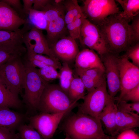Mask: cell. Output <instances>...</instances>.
Here are the masks:
<instances>
[{
  "mask_svg": "<svg viewBox=\"0 0 139 139\" xmlns=\"http://www.w3.org/2000/svg\"><path fill=\"white\" fill-rule=\"evenodd\" d=\"M79 39L82 45L95 51L100 56L108 52L98 27L85 18L83 21Z\"/></svg>",
  "mask_w": 139,
  "mask_h": 139,
  "instance_id": "11",
  "label": "cell"
},
{
  "mask_svg": "<svg viewBox=\"0 0 139 139\" xmlns=\"http://www.w3.org/2000/svg\"><path fill=\"white\" fill-rule=\"evenodd\" d=\"M77 102L73 104L66 110L59 112L49 113L40 112L28 118L29 124L40 134L43 139H50L53 136L62 120L75 107Z\"/></svg>",
  "mask_w": 139,
  "mask_h": 139,
  "instance_id": "7",
  "label": "cell"
},
{
  "mask_svg": "<svg viewBox=\"0 0 139 139\" xmlns=\"http://www.w3.org/2000/svg\"><path fill=\"white\" fill-rule=\"evenodd\" d=\"M115 137H112V136H111L110 138H109V139H115Z\"/></svg>",
  "mask_w": 139,
  "mask_h": 139,
  "instance_id": "46",
  "label": "cell"
},
{
  "mask_svg": "<svg viewBox=\"0 0 139 139\" xmlns=\"http://www.w3.org/2000/svg\"><path fill=\"white\" fill-rule=\"evenodd\" d=\"M75 70L85 71L94 68H99L105 71L100 58L94 51L85 48L80 51L75 61Z\"/></svg>",
  "mask_w": 139,
  "mask_h": 139,
  "instance_id": "17",
  "label": "cell"
},
{
  "mask_svg": "<svg viewBox=\"0 0 139 139\" xmlns=\"http://www.w3.org/2000/svg\"><path fill=\"white\" fill-rule=\"evenodd\" d=\"M110 138V137L108 138H106V137H98V138H97L94 139H109Z\"/></svg>",
  "mask_w": 139,
  "mask_h": 139,
  "instance_id": "44",
  "label": "cell"
},
{
  "mask_svg": "<svg viewBox=\"0 0 139 139\" xmlns=\"http://www.w3.org/2000/svg\"><path fill=\"white\" fill-rule=\"evenodd\" d=\"M18 134L14 131L2 127H0V139H17Z\"/></svg>",
  "mask_w": 139,
  "mask_h": 139,
  "instance_id": "39",
  "label": "cell"
},
{
  "mask_svg": "<svg viewBox=\"0 0 139 139\" xmlns=\"http://www.w3.org/2000/svg\"><path fill=\"white\" fill-rule=\"evenodd\" d=\"M120 83L118 102L128 91L139 84V68L131 62L124 55L118 57Z\"/></svg>",
  "mask_w": 139,
  "mask_h": 139,
  "instance_id": "10",
  "label": "cell"
},
{
  "mask_svg": "<svg viewBox=\"0 0 139 139\" xmlns=\"http://www.w3.org/2000/svg\"><path fill=\"white\" fill-rule=\"evenodd\" d=\"M129 25L133 41L134 44L139 42V14L132 20Z\"/></svg>",
  "mask_w": 139,
  "mask_h": 139,
  "instance_id": "36",
  "label": "cell"
},
{
  "mask_svg": "<svg viewBox=\"0 0 139 139\" xmlns=\"http://www.w3.org/2000/svg\"><path fill=\"white\" fill-rule=\"evenodd\" d=\"M26 52L20 50L0 49V69L9 59L17 55L22 56Z\"/></svg>",
  "mask_w": 139,
  "mask_h": 139,
  "instance_id": "35",
  "label": "cell"
},
{
  "mask_svg": "<svg viewBox=\"0 0 139 139\" xmlns=\"http://www.w3.org/2000/svg\"><path fill=\"white\" fill-rule=\"evenodd\" d=\"M117 105L118 110L139 118V102L129 103L125 101L121 100L118 102Z\"/></svg>",
  "mask_w": 139,
  "mask_h": 139,
  "instance_id": "30",
  "label": "cell"
},
{
  "mask_svg": "<svg viewBox=\"0 0 139 139\" xmlns=\"http://www.w3.org/2000/svg\"><path fill=\"white\" fill-rule=\"evenodd\" d=\"M115 137L125 131L138 127L139 118L117 109L116 116Z\"/></svg>",
  "mask_w": 139,
  "mask_h": 139,
  "instance_id": "20",
  "label": "cell"
},
{
  "mask_svg": "<svg viewBox=\"0 0 139 139\" xmlns=\"http://www.w3.org/2000/svg\"><path fill=\"white\" fill-rule=\"evenodd\" d=\"M26 57L31 58L39 60L48 66L53 67L56 70L60 69L62 64L58 59H53L47 56L37 54L34 52L32 50L29 48H26Z\"/></svg>",
  "mask_w": 139,
  "mask_h": 139,
  "instance_id": "27",
  "label": "cell"
},
{
  "mask_svg": "<svg viewBox=\"0 0 139 139\" xmlns=\"http://www.w3.org/2000/svg\"><path fill=\"white\" fill-rule=\"evenodd\" d=\"M71 139H94L110 137L104 133L101 121L90 116L77 113L69 117L64 126Z\"/></svg>",
  "mask_w": 139,
  "mask_h": 139,
  "instance_id": "2",
  "label": "cell"
},
{
  "mask_svg": "<svg viewBox=\"0 0 139 139\" xmlns=\"http://www.w3.org/2000/svg\"><path fill=\"white\" fill-rule=\"evenodd\" d=\"M75 73L68 93V96L73 102L83 99L86 90L80 77L75 72Z\"/></svg>",
  "mask_w": 139,
  "mask_h": 139,
  "instance_id": "23",
  "label": "cell"
},
{
  "mask_svg": "<svg viewBox=\"0 0 139 139\" xmlns=\"http://www.w3.org/2000/svg\"><path fill=\"white\" fill-rule=\"evenodd\" d=\"M22 105L18 96L10 92L0 78V106L18 108Z\"/></svg>",
  "mask_w": 139,
  "mask_h": 139,
  "instance_id": "21",
  "label": "cell"
},
{
  "mask_svg": "<svg viewBox=\"0 0 139 139\" xmlns=\"http://www.w3.org/2000/svg\"><path fill=\"white\" fill-rule=\"evenodd\" d=\"M123 11L119 13L123 18L129 21L139 14V0H116Z\"/></svg>",
  "mask_w": 139,
  "mask_h": 139,
  "instance_id": "22",
  "label": "cell"
},
{
  "mask_svg": "<svg viewBox=\"0 0 139 139\" xmlns=\"http://www.w3.org/2000/svg\"><path fill=\"white\" fill-rule=\"evenodd\" d=\"M124 55L131 59L134 65L139 67V42L131 46L126 51Z\"/></svg>",
  "mask_w": 139,
  "mask_h": 139,
  "instance_id": "34",
  "label": "cell"
},
{
  "mask_svg": "<svg viewBox=\"0 0 139 139\" xmlns=\"http://www.w3.org/2000/svg\"><path fill=\"white\" fill-rule=\"evenodd\" d=\"M26 72L23 100L30 109L37 110L39 100L45 87L49 83L40 76L38 69L25 58L23 62Z\"/></svg>",
  "mask_w": 139,
  "mask_h": 139,
  "instance_id": "6",
  "label": "cell"
},
{
  "mask_svg": "<svg viewBox=\"0 0 139 139\" xmlns=\"http://www.w3.org/2000/svg\"><path fill=\"white\" fill-rule=\"evenodd\" d=\"M59 73V85L61 89L68 95V90L73 78V71L67 63L62 62Z\"/></svg>",
  "mask_w": 139,
  "mask_h": 139,
  "instance_id": "25",
  "label": "cell"
},
{
  "mask_svg": "<svg viewBox=\"0 0 139 139\" xmlns=\"http://www.w3.org/2000/svg\"><path fill=\"white\" fill-rule=\"evenodd\" d=\"M117 106L114 98L110 96L104 109L100 114L99 118L103 123L106 130L111 136L115 137L116 116Z\"/></svg>",
  "mask_w": 139,
  "mask_h": 139,
  "instance_id": "18",
  "label": "cell"
},
{
  "mask_svg": "<svg viewBox=\"0 0 139 139\" xmlns=\"http://www.w3.org/2000/svg\"><path fill=\"white\" fill-rule=\"evenodd\" d=\"M51 1V0H34L32 9L42 11Z\"/></svg>",
  "mask_w": 139,
  "mask_h": 139,
  "instance_id": "41",
  "label": "cell"
},
{
  "mask_svg": "<svg viewBox=\"0 0 139 139\" xmlns=\"http://www.w3.org/2000/svg\"><path fill=\"white\" fill-rule=\"evenodd\" d=\"M34 67L36 68L38 67L41 68L47 65L42 62L31 58H25Z\"/></svg>",
  "mask_w": 139,
  "mask_h": 139,
  "instance_id": "43",
  "label": "cell"
},
{
  "mask_svg": "<svg viewBox=\"0 0 139 139\" xmlns=\"http://www.w3.org/2000/svg\"><path fill=\"white\" fill-rule=\"evenodd\" d=\"M49 47L57 59L69 65L75 62L80 51L75 39L69 35L60 39Z\"/></svg>",
  "mask_w": 139,
  "mask_h": 139,
  "instance_id": "13",
  "label": "cell"
},
{
  "mask_svg": "<svg viewBox=\"0 0 139 139\" xmlns=\"http://www.w3.org/2000/svg\"><path fill=\"white\" fill-rule=\"evenodd\" d=\"M22 2L23 11L27 19L30 10L32 8L34 0H23Z\"/></svg>",
  "mask_w": 139,
  "mask_h": 139,
  "instance_id": "42",
  "label": "cell"
},
{
  "mask_svg": "<svg viewBox=\"0 0 139 139\" xmlns=\"http://www.w3.org/2000/svg\"><path fill=\"white\" fill-rule=\"evenodd\" d=\"M22 41L26 48L32 49L35 53L45 55L55 59H58L50 48L42 30L32 27L24 35Z\"/></svg>",
  "mask_w": 139,
  "mask_h": 139,
  "instance_id": "14",
  "label": "cell"
},
{
  "mask_svg": "<svg viewBox=\"0 0 139 139\" xmlns=\"http://www.w3.org/2000/svg\"><path fill=\"white\" fill-rule=\"evenodd\" d=\"M10 6L22 18L26 20L23 11V6L20 0H3Z\"/></svg>",
  "mask_w": 139,
  "mask_h": 139,
  "instance_id": "37",
  "label": "cell"
},
{
  "mask_svg": "<svg viewBox=\"0 0 139 139\" xmlns=\"http://www.w3.org/2000/svg\"><path fill=\"white\" fill-rule=\"evenodd\" d=\"M65 9V21L66 25L73 22L82 11L76 0H62Z\"/></svg>",
  "mask_w": 139,
  "mask_h": 139,
  "instance_id": "26",
  "label": "cell"
},
{
  "mask_svg": "<svg viewBox=\"0 0 139 139\" xmlns=\"http://www.w3.org/2000/svg\"><path fill=\"white\" fill-rule=\"evenodd\" d=\"M106 84V82L85 95L83 103L78 105L77 113L89 115L100 120L99 116L110 96L107 91Z\"/></svg>",
  "mask_w": 139,
  "mask_h": 139,
  "instance_id": "9",
  "label": "cell"
},
{
  "mask_svg": "<svg viewBox=\"0 0 139 139\" xmlns=\"http://www.w3.org/2000/svg\"><path fill=\"white\" fill-rule=\"evenodd\" d=\"M42 11L47 22L46 37L49 46L68 36L65 21V9L62 0H51Z\"/></svg>",
  "mask_w": 139,
  "mask_h": 139,
  "instance_id": "3",
  "label": "cell"
},
{
  "mask_svg": "<svg viewBox=\"0 0 139 139\" xmlns=\"http://www.w3.org/2000/svg\"><path fill=\"white\" fill-rule=\"evenodd\" d=\"M27 17V22L32 27L42 30H46L47 22L43 11L31 9L30 10Z\"/></svg>",
  "mask_w": 139,
  "mask_h": 139,
  "instance_id": "24",
  "label": "cell"
},
{
  "mask_svg": "<svg viewBox=\"0 0 139 139\" xmlns=\"http://www.w3.org/2000/svg\"><path fill=\"white\" fill-rule=\"evenodd\" d=\"M18 129L19 138L21 139H43L39 133L29 124H22Z\"/></svg>",
  "mask_w": 139,
  "mask_h": 139,
  "instance_id": "29",
  "label": "cell"
},
{
  "mask_svg": "<svg viewBox=\"0 0 139 139\" xmlns=\"http://www.w3.org/2000/svg\"><path fill=\"white\" fill-rule=\"evenodd\" d=\"M64 139H71V138L67 135L66 134V136Z\"/></svg>",
  "mask_w": 139,
  "mask_h": 139,
  "instance_id": "45",
  "label": "cell"
},
{
  "mask_svg": "<svg viewBox=\"0 0 139 139\" xmlns=\"http://www.w3.org/2000/svg\"><path fill=\"white\" fill-rule=\"evenodd\" d=\"M121 100L127 102L129 101L133 102H139V84L128 92Z\"/></svg>",
  "mask_w": 139,
  "mask_h": 139,
  "instance_id": "38",
  "label": "cell"
},
{
  "mask_svg": "<svg viewBox=\"0 0 139 139\" xmlns=\"http://www.w3.org/2000/svg\"><path fill=\"white\" fill-rule=\"evenodd\" d=\"M130 22L121 17L119 13L110 16L97 26L109 52L117 55L126 51L134 44Z\"/></svg>",
  "mask_w": 139,
  "mask_h": 139,
  "instance_id": "1",
  "label": "cell"
},
{
  "mask_svg": "<svg viewBox=\"0 0 139 139\" xmlns=\"http://www.w3.org/2000/svg\"><path fill=\"white\" fill-rule=\"evenodd\" d=\"M31 28L26 22L22 28L16 31L0 30V49L26 52V48L23 45V38Z\"/></svg>",
  "mask_w": 139,
  "mask_h": 139,
  "instance_id": "15",
  "label": "cell"
},
{
  "mask_svg": "<svg viewBox=\"0 0 139 139\" xmlns=\"http://www.w3.org/2000/svg\"><path fill=\"white\" fill-rule=\"evenodd\" d=\"M85 18L82 11L73 22L66 25L69 36L75 40L79 38L83 21Z\"/></svg>",
  "mask_w": 139,
  "mask_h": 139,
  "instance_id": "28",
  "label": "cell"
},
{
  "mask_svg": "<svg viewBox=\"0 0 139 139\" xmlns=\"http://www.w3.org/2000/svg\"><path fill=\"white\" fill-rule=\"evenodd\" d=\"M115 139H139V136L131 129L120 133L115 137Z\"/></svg>",
  "mask_w": 139,
  "mask_h": 139,
  "instance_id": "40",
  "label": "cell"
},
{
  "mask_svg": "<svg viewBox=\"0 0 139 139\" xmlns=\"http://www.w3.org/2000/svg\"><path fill=\"white\" fill-rule=\"evenodd\" d=\"M75 71V72L81 79L88 93L99 87L103 84H101L94 81L82 71Z\"/></svg>",
  "mask_w": 139,
  "mask_h": 139,
  "instance_id": "32",
  "label": "cell"
},
{
  "mask_svg": "<svg viewBox=\"0 0 139 139\" xmlns=\"http://www.w3.org/2000/svg\"><path fill=\"white\" fill-rule=\"evenodd\" d=\"M81 7L85 18L96 26L110 16L120 12L114 0H85Z\"/></svg>",
  "mask_w": 139,
  "mask_h": 139,
  "instance_id": "8",
  "label": "cell"
},
{
  "mask_svg": "<svg viewBox=\"0 0 139 139\" xmlns=\"http://www.w3.org/2000/svg\"><path fill=\"white\" fill-rule=\"evenodd\" d=\"M24 116L5 106H0V127L14 130L22 124Z\"/></svg>",
  "mask_w": 139,
  "mask_h": 139,
  "instance_id": "19",
  "label": "cell"
},
{
  "mask_svg": "<svg viewBox=\"0 0 139 139\" xmlns=\"http://www.w3.org/2000/svg\"><path fill=\"white\" fill-rule=\"evenodd\" d=\"M79 71L82 72L97 82L103 84L106 82L105 71L100 68H94L85 71Z\"/></svg>",
  "mask_w": 139,
  "mask_h": 139,
  "instance_id": "33",
  "label": "cell"
},
{
  "mask_svg": "<svg viewBox=\"0 0 139 139\" xmlns=\"http://www.w3.org/2000/svg\"><path fill=\"white\" fill-rule=\"evenodd\" d=\"M22 56L17 55L12 58L0 69V78L10 92L17 96L24 89L26 78Z\"/></svg>",
  "mask_w": 139,
  "mask_h": 139,
  "instance_id": "4",
  "label": "cell"
},
{
  "mask_svg": "<svg viewBox=\"0 0 139 139\" xmlns=\"http://www.w3.org/2000/svg\"><path fill=\"white\" fill-rule=\"evenodd\" d=\"M26 22L3 0H0V30L16 31Z\"/></svg>",
  "mask_w": 139,
  "mask_h": 139,
  "instance_id": "16",
  "label": "cell"
},
{
  "mask_svg": "<svg viewBox=\"0 0 139 139\" xmlns=\"http://www.w3.org/2000/svg\"><path fill=\"white\" fill-rule=\"evenodd\" d=\"M100 57L105 68L108 92L111 97L114 98L120 89L118 57L109 52Z\"/></svg>",
  "mask_w": 139,
  "mask_h": 139,
  "instance_id": "12",
  "label": "cell"
},
{
  "mask_svg": "<svg viewBox=\"0 0 139 139\" xmlns=\"http://www.w3.org/2000/svg\"><path fill=\"white\" fill-rule=\"evenodd\" d=\"M57 70L52 66L48 65L38 69V73L41 77L49 83L59 79V74Z\"/></svg>",
  "mask_w": 139,
  "mask_h": 139,
  "instance_id": "31",
  "label": "cell"
},
{
  "mask_svg": "<svg viewBox=\"0 0 139 139\" xmlns=\"http://www.w3.org/2000/svg\"><path fill=\"white\" fill-rule=\"evenodd\" d=\"M77 102H72L59 85L49 83L41 96L37 110L41 112H61L67 110Z\"/></svg>",
  "mask_w": 139,
  "mask_h": 139,
  "instance_id": "5",
  "label": "cell"
}]
</instances>
